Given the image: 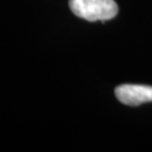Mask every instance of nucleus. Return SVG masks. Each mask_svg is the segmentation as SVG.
Here are the masks:
<instances>
[{
    "instance_id": "f257e3e1",
    "label": "nucleus",
    "mask_w": 152,
    "mask_h": 152,
    "mask_svg": "<svg viewBox=\"0 0 152 152\" xmlns=\"http://www.w3.org/2000/svg\"><path fill=\"white\" fill-rule=\"evenodd\" d=\"M69 6L76 16L88 22H106L118 12L115 0H69Z\"/></svg>"
},
{
    "instance_id": "f03ea898",
    "label": "nucleus",
    "mask_w": 152,
    "mask_h": 152,
    "mask_svg": "<svg viewBox=\"0 0 152 152\" xmlns=\"http://www.w3.org/2000/svg\"><path fill=\"white\" fill-rule=\"evenodd\" d=\"M115 96L124 105L137 106L152 102V86L144 85H121L115 89Z\"/></svg>"
}]
</instances>
